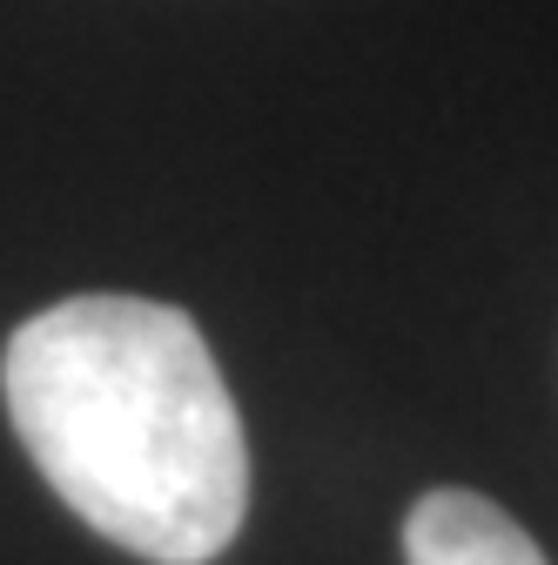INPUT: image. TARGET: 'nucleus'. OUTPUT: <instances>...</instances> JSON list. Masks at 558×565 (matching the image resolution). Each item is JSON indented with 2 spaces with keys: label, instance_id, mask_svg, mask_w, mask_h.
I'll return each mask as SVG.
<instances>
[{
  "label": "nucleus",
  "instance_id": "2",
  "mask_svg": "<svg viewBox=\"0 0 558 565\" xmlns=\"http://www.w3.org/2000/svg\"><path fill=\"white\" fill-rule=\"evenodd\" d=\"M404 565H551V558L484 491L438 484L404 519Z\"/></svg>",
  "mask_w": 558,
  "mask_h": 565
},
{
  "label": "nucleus",
  "instance_id": "1",
  "mask_svg": "<svg viewBox=\"0 0 558 565\" xmlns=\"http://www.w3.org/2000/svg\"><path fill=\"white\" fill-rule=\"evenodd\" d=\"M8 417L61 505L149 565H208L249 512V445L202 330L149 297H67L0 358Z\"/></svg>",
  "mask_w": 558,
  "mask_h": 565
}]
</instances>
